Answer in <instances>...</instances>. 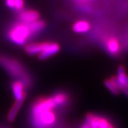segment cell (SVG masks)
Here are the masks:
<instances>
[{
  "mask_svg": "<svg viewBox=\"0 0 128 128\" xmlns=\"http://www.w3.org/2000/svg\"><path fill=\"white\" fill-rule=\"evenodd\" d=\"M57 105L53 98H42L32 108V122L36 128H50L56 121L55 108Z\"/></svg>",
  "mask_w": 128,
  "mask_h": 128,
  "instance_id": "obj_1",
  "label": "cell"
},
{
  "mask_svg": "<svg viewBox=\"0 0 128 128\" xmlns=\"http://www.w3.org/2000/svg\"><path fill=\"white\" fill-rule=\"evenodd\" d=\"M46 26V24L42 20H37L32 23H20L15 24L9 32V39L17 45H23L26 41L41 32Z\"/></svg>",
  "mask_w": 128,
  "mask_h": 128,
  "instance_id": "obj_2",
  "label": "cell"
},
{
  "mask_svg": "<svg viewBox=\"0 0 128 128\" xmlns=\"http://www.w3.org/2000/svg\"><path fill=\"white\" fill-rule=\"evenodd\" d=\"M0 65H2L8 73L14 78H21L25 87H29L32 84V80L28 77L25 68L18 60L11 58L0 56Z\"/></svg>",
  "mask_w": 128,
  "mask_h": 128,
  "instance_id": "obj_3",
  "label": "cell"
},
{
  "mask_svg": "<svg viewBox=\"0 0 128 128\" xmlns=\"http://www.w3.org/2000/svg\"><path fill=\"white\" fill-rule=\"evenodd\" d=\"M41 51L38 55V58L45 60L52 56L56 54L60 50V46L55 42L41 43Z\"/></svg>",
  "mask_w": 128,
  "mask_h": 128,
  "instance_id": "obj_4",
  "label": "cell"
},
{
  "mask_svg": "<svg viewBox=\"0 0 128 128\" xmlns=\"http://www.w3.org/2000/svg\"><path fill=\"white\" fill-rule=\"evenodd\" d=\"M24 85L21 80L14 81L12 85V88L16 101L24 100L26 97V92L24 90Z\"/></svg>",
  "mask_w": 128,
  "mask_h": 128,
  "instance_id": "obj_5",
  "label": "cell"
},
{
  "mask_svg": "<svg viewBox=\"0 0 128 128\" xmlns=\"http://www.w3.org/2000/svg\"><path fill=\"white\" fill-rule=\"evenodd\" d=\"M40 14L35 10H26L19 14V19L21 22L32 23L39 19Z\"/></svg>",
  "mask_w": 128,
  "mask_h": 128,
  "instance_id": "obj_6",
  "label": "cell"
},
{
  "mask_svg": "<svg viewBox=\"0 0 128 128\" xmlns=\"http://www.w3.org/2000/svg\"><path fill=\"white\" fill-rule=\"evenodd\" d=\"M90 28V24L86 21H78L73 24V29L76 33H86Z\"/></svg>",
  "mask_w": 128,
  "mask_h": 128,
  "instance_id": "obj_7",
  "label": "cell"
},
{
  "mask_svg": "<svg viewBox=\"0 0 128 128\" xmlns=\"http://www.w3.org/2000/svg\"><path fill=\"white\" fill-rule=\"evenodd\" d=\"M25 51L28 55L38 56L41 51V44H38V43L28 44L25 47Z\"/></svg>",
  "mask_w": 128,
  "mask_h": 128,
  "instance_id": "obj_8",
  "label": "cell"
},
{
  "mask_svg": "<svg viewBox=\"0 0 128 128\" xmlns=\"http://www.w3.org/2000/svg\"><path fill=\"white\" fill-rule=\"evenodd\" d=\"M24 100H17L16 101V102L14 103V105L12 106V108H11V110L9 111V114H8V120L9 122H12L14 121L16 114L18 113V110L20 109V108L22 107V105L23 104Z\"/></svg>",
  "mask_w": 128,
  "mask_h": 128,
  "instance_id": "obj_9",
  "label": "cell"
},
{
  "mask_svg": "<svg viewBox=\"0 0 128 128\" xmlns=\"http://www.w3.org/2000/svg\"><path fill=\"white\" fill-rule=\"evenodd\" d=\"M52 98L57 106H64L68 102V96L64 92L57 93Z\"/></svg>",
  "mask_w": 128,
  "mask_h": 128,
  "instance_id": "obj_10",
  "label": "cell"
},
{
  "mask_svg": "<svg viewBox=\"0 0 128 128\" xmlns=\"http://www.w3.org/2000/svg\"><path fill=\"white\" fill-rule=\"evenodd\" d=\"M107 46H108L109 51L112 54H118L120 50L119 43H118V40L114 38L109 39V41H108V44H107Z\"/></svg>",
  "mask_w": 128,
  "mask_h": 128,
  "instance_id": "obj_11",
  "label": "cell"
},
{
  "mask_svg": "<svg viewBox=\"0 0 128 128\" xmlns=\"http://www.w3.org/2000/svg\"><path fill=\"white\" fill-rule=\"evenodd\" d=\"M105 86L110 90L111 92H112L114 95H119L120 93V90L114 86L112 82H111V80H110V79L105 80Z\"/></svg>",
  "mask_w": 128,
  "mask_h": 128,
  "instance_id": "obj_12",
  "label": "cell"
},
{
  "mask_svg": "<svg viewBox=\"0 0 128 128\" xmlns=\"http://www.w3.org/2000/svg\"><path fill=\"white\" fill-rule=\"evenodd\" d=\"M110 122L105 118H100L99 120V128H108L110 127Z\"/></svg>",
  "mask_w": 128,
  "mask_h": 128,
  "instance_id": "obj_13",
  "label": "cell"
},
{
  "mask_svg": "<svg viewBox=\"0 0 128 128\" xmlns=\"http://www.w3.org/2000/svg\"><path fill=\"white\" fill-rule=\"evenodd\" d=\"M24 6V0H15L14 2V9L16 10H22Z\"/></svg>",
  "mask_w": 128,
  "mask_h": 128,
  "instance_id": "obj_14",
  "label": "cell"
},
{
  "mask_svg": "<svg viewBox=\"0 0 128 128\" xmlns=\"http://www.w3.org/2000/svg\"><path fill=\"white\" fill-rule=\"evenodd\" d=\"M6 6L11 8V9H14V2L15 0H6Z\"/></svg>",
  "mask_w": 128,
  "mask_h": 128,
  "instance_id": "obj_15",
  "label": "cell"
},
{
  "mask_svg": "<svg viewBox=\"0 0 128 128\" xmlns=\"http://www.w3.org/2000/svg\"><path fill=\"white\" fill-rule=\"evenodd\" d=\"M80 128H90V124L86 122H85V123L82 124V126Z\"/></svg>",
  "mask_w": 128,
  "mask_h": 128,
  "instance_id": "obj_16",
  "label": "cell"
},
{
  "mask_svg": "<svg viewBox=\"0 0 128 128\" xmlns=\"http://www.w3.org/2000/svg\"><path fill=\"white\" fill-rule=\"evenodd\" d=\"M124 88H126L127 90H128V80H127V82L124 86Z\"/></svg>",
  "mask_w": 128,
  "mask_h": 128,
  "instance_id": "obj_17",
  "label": "cell"
},
{
  "mask_svg": "<svg viewBox=\"0 0 128 128\" xmlns=\"http://www.w3.org/2000/svg\"><path fill=\"white\" fill-rule=\"evenodd\" d=\"M114 128V127H113V126H112V125H110V127H109V128Z\"/></svg>",
  "mask_w": 128,
  "mask_h": 128,
  "instance_id": "obj_18",
  "label": "cell"
}]
</instances>
